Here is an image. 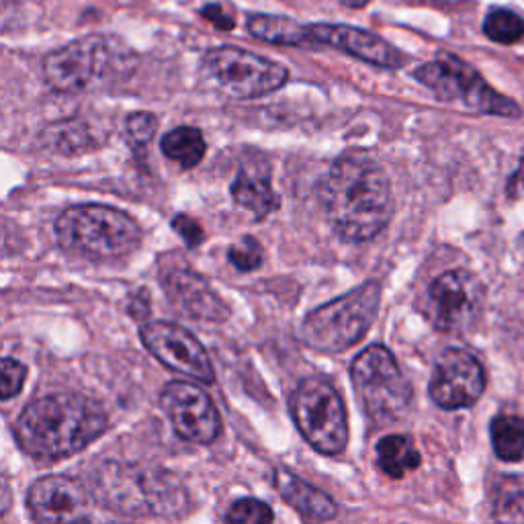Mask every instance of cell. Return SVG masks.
I'll list each match as a JSON object with an SVG mask.
<instances>
[{"mask_svg":"<svg viewBox=\"0 0 524 524\" xmlns=\"http://www.w3.org/2000/svg\"><path fill=\"white\" fill-rule=\"evenodd\" d=\"M318 195L330 226L346 242H367L391 220L387 174L363 154L338 158L324 174Z\"/></svg>","mask_w":524,"mask_h":524,"instance_id":"1","label":"cell"},{"mask_svg":"<svg viewBox=\"0 0 524 524\" xmlns=\"http://www.w3.org/2000/svg\"><path fill=\"white\" fill-rule=\"evenodd\" d=\"M107 428L105 408L80 393H52L31 402L15 422L23 453L41 461H60L89 447Z\"/></svg>","mask_w":524,"mask_h":524,"instance_id":"2","label":"cell"},{"mask_svg":"<svg viewBox=\"0 0 524 524\" xmlns=\"http://www.w3.org/2000/svg\"><path fill=\"white\" fill-rule=\"evenodd\" d=\"M95 498L121 516L131 518H179L189 510V494L168 471L105 461L91 475Z\"/></svg>","mask_w":524,"mask_h":524,"instance_id":"3","label":"cell"},{"mask_svg":"<svg viewBox=\"0 0 524 524\" xmlns=\"http://www.w3.org/2000/svg\"><path fill=\"white\" fill-rule=\"evenodd\" d=\"M138 64V54L119 37L86 35L50 52L43 76L58 93H84L127 80Z\"/></svg>","mask_w":524,"mask_h":524,"instance_id":"4","label":"cell"},{"mask_svg":"<svg viewBox=\"0 0 524 524\" xmlns=\"http://www.w3.org/2000/svg\"><path fill=\"white\" fill-rule=\"evenodd\" d=\"M60 246L89 260H117L136 250L142 230L134 217L107 205H76L56 222Z\"/></svg>","mask_w":524,"mask_h":524,"instance_id":"5","label":"cell"},{"mask_svg":"<svg viewBox=\"0 0 524 524\" xmlns=\"http://www.w3.org/2000/svg\"><path fill=\"white\" fill-rule=\"evenodd\" d=\"M381 301L377 281H367L314 310L303 320L301 338L322 353H342L355 346L373 326Z\"/></svg>","mask_w":524,"mask_h":524,"instance_id":"6","label":"cell"},{"mask_svg":"<svg viewBox=\"0 0 524 524\" xmlns=\"http://www.w3.org/2000/svg\"><path fill=\"white\" fill-rule=\"evenodd\" d=\"M353 385L367 416L375 424H391L406 416L412 385L389 348L373 344L353 361Z\"/></svg>","mask_w":524,"mask_h":524,"instance_id":"7","label":"cell"},{"mask_svg":"<svg viewBox=\"0 0 524 524\" xmlns=\"http://www.w3.org/2000/svg\"><path fill=\"white\" fill-rule=\"evenodd\" d=\"M291 416L301 436L322 455L336 457L346 449L348 424L340 393L322 377H305L291 396Z\"/></svg>","mask_w":524,"mask_h":524,"instance_id":"8","label":"cell"},{"mask_svg":"<svg viewBox=\"0 0 524 524\" xmlns=\"http://www.w3.org/2000/svg\"><path fill=\"white\" fill-rule=\"evenodd\" d=\"M201 74L213 89L240 101L271 95L289 80L283 64L232 46L207 52L201 60Z\"/></svg>","mask_w":524,"mask_h":524,"instance_id":"9","label":"cell"},{"mask_svg":"<svg viewBox=\"0 0 524 524\" xmlns=\"http://www.w3.org/2000/svg\"><path fill=\"white\" fill-rule=\"evenodd\" d=\"M414 78L441 101H463L469 109L488 115H520L514 101L496 93L473 66L453 54H441L434 62L422 64L414 70Z\"/></svg>","mask_w":524,"mask_h":524,"instance_id":"10","label":"cell"},{"mask_svg":"<svg viewBox=\"0 0 524 524\" xmlns=\"http://www.w3.org/2000/svg\"><path fill=\"white\" fill-rule=\"evenodd\" d=\"M484 287L465 269H453L436 277L426 293L424 314L441 332L469 328L482 312Z\"/></svg>","mask_w":524,"mask_h":524,"instance_id":"11","label":"cell"},{"mask_svg":"<svg viewBox=\"0 0 524 524\" xmlns=\"http://www.w3.org/2000/svg\"><path fill=\"white\" fill-rule=\"evenodd\" d=\"M160 408L183 441L211 445L222 434V418L203 389L189 381H170L160 393Z\"/></svg>","mask_w":524,"mask_h":524,"instance_id":"12","label":"cell"},{"mask_svg":"<svg viewBox=\"0 0 524 524\" xmlns=\"http://www.w3.org/2000/svg\"><path fill=\"white\" fill-rule=\"evenodd\" d=\"M146 351L164 367L201 383H213L215 371L205 346L183 326L172 322H148L140 328Z\"/></svg>","mask_w":524,"mask_h":524,"instance_id":"13","label":"cell"},{"mask_svg":"<svg viewBox=\"0 0 524 524\" xmlns=\"http://www.w3.org/2000/svg\"><path fill=\"white\" fill-rule=\"evenodd\" d=\"M486 389V371L463 348H447L436 359L428 385L432 402L443 410L471 408Z\"/></svg>","mask_w":524,"mask_h":524,"instance_id":"14","label":"cell"},{"mask_svg":"<svg viewBox=\"0 0 524 524\" xmlns=\"http://www.w3.org/2000/svg\"><path fill=\"white\" fill-rule=\"evenodd\" d=\"M27 508L33 520L43 524L91 520V492L76 477H41L27 492Z\"/></svg>","mask_w":524,"mask_h":524,"instance_id":"15","label":"cell"},{"mask_svg":"<svg viewBox=\"0 0 524 524\" xmlns=\"http://www.w3.org/2000/svg\"><path fill=\"white\" fill-rule=\"evenodd\" d=\"M310 33L314 43L330 46L377 68L398 70L408 62V58L398 48L389 46L383 37L365 29H357L351 25L318 23L310 25Z\"/></svg>","mask_w":524,"mask_h":524,"instance_id":"16","label":"cell"},{"mask_svg":"<svg viewBox=\"0 0 524 524\" xmlns=\"http://www.w3.org/2000/svg\"><path fill=\"white\" fill-rule=\"evenodd\" d=\"M162 287L166 289L170 301L193 320L220 324L230 316V308L226 301L217 295V291L197 273L189 269L170 271L162 279Z\"/></svg>","mask_w":524,"mask_h":524,"instance_id":"17","label":"cell"},{"mask_svg":"<svg viewBox=\"0 0 524 524\" xmlns=\"http://www.w3.org/2000/svg\"><path fill=\"white\" fill-rule=\"evenodd\" d=\"M275 488L291 508L308 520L328 522L338 516V506L328 494L314 488L287 467L275 469Z\"/></svg>","mask_w":524,"mask_h":524,"instance_id":"18","label":"cell"},{"mask_svg":"<svg viewBox=\"0 0 524 524\" xmlns=\"http://www.w3.org/2000/svg\"><path fill=\"white\" fill-rule=\"evenodd\" d=\"M246 27L252 37L273 43V46H312L310 25H301L277 15H250Z\"/></svg>","mask_w":524,"mask_h":524,"instance_id":"19","label":"cell"},{"mask_svg":"<svg viewBox=\"0 0 524 524\" xmlns=\"http://www.w3.org/2000/svg\"><path fill=\"white\" fill-rule=\"evenodd\" d=\"M232 197L240 207L248 209L256 220L271 215L281 205L279 195L271 187V181L267 177H260V174L248 172L246 168L238 172L232 185Z\"/></svg>","mask_w":524,"mask_h":524,"instance_id":"20","label":"cell"},{"mask_svg":"<svg viewBox=\"0 0 524 524\" xmlns=\"http://www.w3.org/2000/svg\"><path fill=\"white\" fill-rule=\"evenodd\" d=\"M375 451H377L379 469L393 479H402L406 473L418 469L422 463L418 449L406 434L383 436V439L377 443Z\"/></svg>","mask_w":524,"mask_h":524,"instance_id":"21","label":"cell"},{"mask_svg":"<svg viewBox=\"0 0 524 524\" xmlns=\"http://www.w3.org/2000/svg\"><path fill=\"white\" fill-rule=\"evenodd\" d=\"M160 148L168 160L181 164L183 168H195L197 164H201L207 152L203 134L197 127H191V125L170 129L168 134L162 138Z\"/></svg>","mask_w":524,"mask_h":524,"instance_id":"22","label":"cell"},{"mask_svg":"<svg viewBox=\"0 0 524 524\" xmlns=\"http://www.w3.org/2000/svg\"><path fill=\"white\" fill-rule=\"evenodd\" d=\"M490 439L498 459L506 463L522 461L524 457V420L520 416L502 414L490 424Z\"/></svg>","mask_w":524,"mask_h":524,"instance_id":"23","label":"cell"},{"mask_svg":"<svg viewBox=\"0 0 524 524\" xmlns=\"http://www.w3.org/2000/svg\"><path fill=\"white\" fill-rule=\"evenodd\" d=\"M484 33L494 43L512 46L524 39V19L516 11L494 7L484 19Z\"/></svg>","mask_w":524,"mask_h":524,"instance_id":"24","label":"cell"},{"mask_svg":"<svg viewBox=\"0 0 524 524\" xmlns=\"http://www.w3.org/2000/svg\"><path fill=\"white\" fill-rule=\"evenodd\" d=\"M158 131V117L148 111L131 113L125 121V140L134 148L148 146Z\"/></svg>","mask_w":524,"mask_h":524,"instance_id":"25","label":"cell"},{"mask_svg":"<svg viewBox=\"0 0 524 524\" xmlns=\"http://www.w3.org/2000/svg\"><path fill=\"white\" fill-rule=\"evenodd\" d=\"M230 522H242V524H267L275 520V514L269 504L254 500V498H242L236 500L228 510Z\"/></svg>","mask_w":524,"mask_h":524,"instance_id":"26","label":"cell"},{"mask_svg":"<svg viewBox=\"0 0 524 524\" xmlns=\"http://www.w3.org/2000/svg\"><path fill=\"white\" fill-rule=\"evenodd\" d=\"M228 258L238 271H256L262 265V246L252 236H244L228 250Z\"/></svg>","mask_w":524,"mask_h":524,"instance_id":"27","label":"cell"},{"mask_svg":"<svg viewBox=\"0 0 524 524\" xmlns=\"http://www.w3.org/2000/svg\"><path fill=\"white\" fill-rule=\"evenodd\" d=\"M27 379V367L11 357L3 361V400L15 398L21 393Z\"/></svg>","mask_w":524,"mask_h":524,"instance_id":"28","label":"cell"},{"mask_svg":"<svg viewBox=\"0 0 524 524\" xmlns=\"http://www.w3.org/2000/svg\"><path fill=\"white\" fill-rule=\"evenodd\" d=\"M172 230L183 238L187 248H197L205 240V232H203L201 224L185 213H179L177 217H174Z\"/></svg>","mask_w":524,"mask_h":524,"instance_id":"29","label":"cell"},{"mask_svg":"<svg viewBox=\"0 0 524 524\" xmlns=\"http://www.w3.org/2000/svg\"><path fill=\"white\" fill-rule=\"evenodd\" d=\"M201 17L207 19L215 29H220V31H232L236 27V19L232 15V11L224 5H205L201 9Z\"/></svg>","mask_w":524,"mask_h":524,"instance_id":"30","label":"cell"},{"mask_svg":"<svg viewBox=\"0 0 524 524\" xmlns=\"http://www.w3.org/2000/svg\"><path fill=\"white\" fill-rule=\"evenodd\" d=\"M412 3L432 5V7H459V5L467 3V0H412Z\"/></svg>","mask_w":524,"mask_h":524,"instance_id":"31","label":"cell"},{"mask_svg":"<svg viewBox=\"0 0 524 524\" xmlns=\"http://www.w3.org/2000/svg\"><path fill=\"white\" fill-rule=\"evenodd\" d=\"M340 3L346 7V9H353V11H359V9H365L371 0H340Z\"/></svg>","mask_w":524,"mask_h":524,"instance_id":"32","label":"cell"},{"mask_svg":"<svg viewBox=\"0 0 524 524\" xmlns=\"http://www.w3.org/2000/svg\"><path fill=\"white\" fill-rule=\"evenodd\" d=\"M510 187H524V160L520 162V170L512 177Z\"/></svg>","mask_w":524,"mask_h":524,"instance_id":"33","label":"cell"}]
</instances>
